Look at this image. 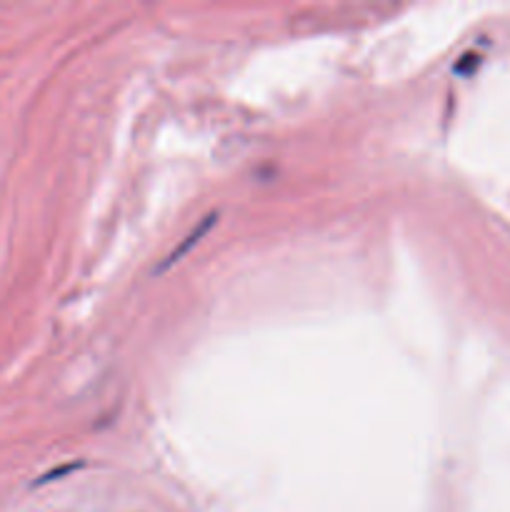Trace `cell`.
Wrapping results in <instances>:
<instances>
[{"label": "cell", "instance_id": "obj_1", "mask_svg": "<svg viewBox=\"0 0 510 512\" xmlns=\"http://www.w3.org/2000/svg\"><path fill=\"white\" fill-rule=\"evenodd\" d=\"M213 223H218V215H208V218H205V220H203V223H200V228H198V230H193V233H190V235H188V238H185V243H183V245H178V248H175V250H173V253H170V255H168V258H165V263H163V265H160V270L170 268V265H173V263H175V260H178V258H180V255H183V253H188V250H190V248H193V245H195V243H198V240H200V238H203V235H205V233H208V230H210V225H213ZM160 270H158V273H160Z\"/></svg>", "mask_w": 510, "mask_h": 512}]
</instances>
